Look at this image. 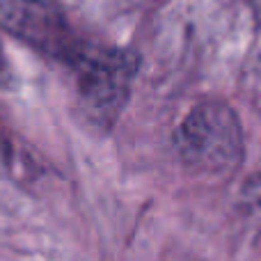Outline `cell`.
<instances>
[{
  "instance_id": "obj_2",
  "label": "cell",
  "mask_w": 261,
  "mask_h": 261,
  "mask_svg": "<svg viewBox=\"0 0 261 261\" xmlns=\"http://www.w3.org/2000/svg\"><path fill=\"white\" fill-rule=\"evenodd\" d=\"M138 55L124 48L85 44L67 64L76 76L83 113L99 128H113L124 113L138 73Z\"/></svg>"
},
{
  "instance_id": "obj_5",
  "label": "cell",
  "mask_w": 261,
  "mask_h": 261,
  "mask_svg": "<svg viewBox=\"0 0 261 261\" xmlns=\"http://www.w3.org/2000/svg\"><path fill=\"white\" fill-rule=\"evenodd\" d=\"M7 153H9L7 142H5V138H3V135H0V161H5V158H7Z\"/></svg>"
},
{
  "instance_id": "obj_4",
  "label": "cell",
  "mask_w": 261,
  "mask_h": 261,
  "mask_svg": "<svg viewBox=\"0 0 261 261\" xmlns=\"http://www.w3.org/2000/svg\"><path fill=\"white\" fill-rule=\"evenodd\" d=\"M241 206L248 213V218L252 222H257L261 229V172H254L252 176H248L241 188Z\"/></svg>"
},
{
  "instance_id": "obj_3",
  "label": "cell",
  "mask_w": 261,
  "mask_h": 261,
  "mask_svg": "<svg viewBox=\"0 0 261 261\" xmlns=\"http://www.w3.org/2000/svg\"><path fill=\"white\" fill-rule=\"evenodd\" d=\"M0 28L64 64L71 62L83 46L67 16L46 0H0Z\"/></svg>"
},
{
  "instance_id": "obj_1",
  "label": "cell",
  "mask_w": 261,
  "mask_h": 261,
  "mask_svg": "<svg viewBox=\"0 0 261 261\" xmlns=\"http://www.w3.org/2000/svg\"><path fill=\"white\" fill-rule=\"evenodd\" d=\"M174 151L188 170L227 176L243 163V130L231 106L202 101L174 130Z\"/></svg>"
}]
</instances>
